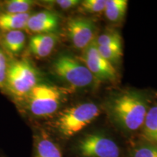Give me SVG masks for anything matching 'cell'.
<instances>
[{
	"label": "cell",
	"mask_w": 157,
	"mask_h": 157,
	"mask_svg": "<svg viewBox=\"0 0 157 157\" xmlns=\"http://www.w3.org/2000/svg\"><path fill=\"white\" fill-rule=\"evenodd\" d=\"M0 68L7 71V59L2 51L0 50Z\"/></svg>",
	"instance_id": "7402d4cb"
},
{
	"label": "cell",
	"mask_w": 157,
	"mask_h": 157,
	"mask_svg": "<svg viewBox=\"0 0 157 157\" xmlns=\"http://www.w3.org/2000/svg\"><path fill=\"white\" fill-rule=\"evenodd\" d=\"M105 0H86L81 3L84 10L90 13H100L104 11L105 7Z\"/></svg>",
	"instance_id": "ffe728a7"
},
{
	"label": "cell",
	"mask_w": 157,
	"mask_h": 157,
	"mask_svg": "<svg viewBox=\"0 0 157 157\" xmlns=\"http://www.w3.org/2000/svg\"><path fill=\"white\" fill-rule=\"evenodd\" d=\"M31 15L29 13L22 14L2 13L0 15V29L5 31L21 30L26 28Z\"/></svg>",
	"instance_id": "4fadbf2b"
},
{
	"label": "cell",
	"mask_w": 157,
	"mask_h": 157,
	"mask_svg": "<svg viewBox=\"0 0 157 157\" xmlns=\"http://www.w3.org/2000/svg\"><path fill=\"white\" fill-rule=\"evenodd\" d=\"M68 36L76 49L84 50L95 41L96 25L93 20L76 17L67 23Z\"/></svg>",
	"instance_id": "52a82bcc"
},
{
	"label": "cell",
	"mask_w": 157,
	"mask_h": 157,
	"mask_svg": "<svg viewBox=\"0 0 157 157\" xmlns=\"http://www.w3.org/2000/svg\"><path fill=\"white\" fill-rule=\"evenodd\" d=\"M129 150V157H157V144L140 137Z\"/></svg>",
	"instance_id": "5bb4252c"
},
{
	"label": "cell",
	"mask_w": 157,
	"mask_h": 157,
	"mask_svg": "<svg viewBox=\"0 0 157 157\" xmlns=\"http://www.w3.org/2000/svg\"><path fill=\"white\" fill-rule=\"evenodd\" d=\"M59 18L56 13L42 11L31 15L26 28L37 34H52L58 29Z\"/></svg>",
	"instance_id": "30bf717a"
},
{
	"label": "cell",
	"mask_w": 157,
	"mask_h": 157,
	"mask_svg": "<svg viewBox=\"0 0 157 157\" xmlns=\"http://www.w3.org/2000/svg\"><path fill=\"white\" fill-rule=\"evenodd\" d=\"M74 152L78 157H121L120 146L112 137L102 131L84 135L76 141Z\"/></svg>",
	"instance_id": "3957f363"
},
{
	"label": "cell",
	"mask_w": 157,
	"mask_h": 157,
	"mask_svg": "<svg viewBox=\"0 0 157 157\" xmlns=\"http://www.w3.org/2000/svg\"><path fill=\"white\" fill-rule=\"evenodd\" d=\"M97 48L100 55L111 64L120 60L122 56L121 44L113 46H97Z\"/></svg>",
	"instance_id": "e0dca14e"
},
{
	"label": "cell",
	"mask_w": 157,
	"mask_h": 157,
	"mask_svg": "<svg viewBox=\"0 0 157 157\" xmlns=\"http://www.w3.org/2000/svg\"><path fill=\"white\" fill-rule=\"evenodd\" d=\"M83 59L85 66L95 78L110 82L117 79V72L115 68L100 55L95 42L84 50Z\"/></svg>",
	"instance_id": "ba28073f"
},
{
	"label": "cell",
	"mask_w": 157,
	"mask_h": 157,
	"mask_svg": "<svg viewBox=\"0 0 157 157\" xmlns=\"http://www.w3.org/2000/svg\"><path fill=\"white\" fill-rule=\"evenodd\" d=\"M32 157H64L61 148L48 133L39 131L34 135Z\"/></svg>",
	"instance_id": "9c48e42d"
},
{
	"label": "cell",
	"mask_w": 157,
	"mask_h": 157,
	"mask_svg": "<svg viewBox=\"0 0 157 157\" xmlns=\"http://www.w3.org/2000/svg\"><path fill=\"white\" fill-rule=\"evenodd\" d=\"M34 2L29 0H10L5 2V10L7 13L22 14L29 13Z\"/></svg>",
	"instance_id": "ac0fdd59"
},
{
	"label": "cell",
	"mask_w": 157,
	"mask_h": 157,
	"mask_svg": "<svg viewBox=\"0 0 157 157\" xmlns=\"http://www.w3.org/2000/svg\"><path fill=\"white\" fill-rule=\"evenodd\" d=\"M149 96L141 92L127 91L119 94L109 103L113 122L127 135L140 132L151 106Z\"/></svg>",
	"instance_id": "6da1fadb"
},
{
	"label": "cell",
	"mask_w": 157,
	"mask_h": 157,
	"mask_svg": "<svg viewBox=\"0 0 157 157\" xmlns=\"http://www.w3.org/2000/svg\"><path fill=\"white\" fill-rule=\"evenodd\" d=\"M127 8V0H106L104 12L109 21L118 23L124 16Z\"/></svg>",
	"instance_id": "9a60e30c"
},
{
	"label": "cell",
	"mask_w": 157,
	"mask_h": 157,
	"mask_svg": "<svg viewBox=\"0 0 157 157\" xmlns=\"http://www.w3.org/2000/svg\"><path fill=\"white\" fill-rule=\"evenodd\" d=\"M56 43L57 36L53 34H37L30 39L29 48L34 56L42 58L50 56Z\"/></svg>",
	"instance_id": "8fae6325"
},
{
	"label": "cell",
	"mask_w": 157,
	"mask_h": 157,
	"mask_svg": "<svg viewBox=\"0 0 157 157\" xmlns=\"http://www.w3.org/2000/svg\"><path fill=\"white\" fill-rule=\"evenodd\" d=\"M95 44L97 46H113L121 44V36L117 32L110 31L100 35L95 39Z\"/></svg>",
	"instance_id": "d6986e66"
},
{
	"label": "cell",
	"mask_w": 157,
	"mask_h": 157,
	"mask_svg": "<svg viewBox=\"0 0 157 157\" xmlns=\"http://www.w3.org/2000/svg\"><path fill=\"white\" fill-rule=\"evenodd\" d=\"M6 74L7 71L0 68V87H2L6 83Z\"/></svg>",
	"instance_id": "603a6c76"
},
{
	"label": "cell",
	"mask_w": 157,
	"mask_h": 157,
	"mask_svg": "<svg viewBox=\"0 0 157 157\" xmlns=\"http://www.w3.org/2000/svg\"><path fill=\"white\" fill-rule=\"evenodd\" d=\"M140 136L157 144V102L149 108Z\"/></svg>",
	"instance_id": "7c38bea8"
},
{
	"label": "cell",
	"mask_w": 157,
	"mask_h": 157,
	"mask_svg": "<svg viewBox=\"0 0 157 157\" xmlns=\"http://www.w3.org/2000/svg\"><path fill=\"white\" fill-rule=\"evenodd\" d=\"M29 110L33 115L47 117L58 109L63 95L58 87L49 84H37L27 95Z\"/></svg>",
	"instance_id": "5b68a950"
},
{
	"label": "cell",
	"mask_w": 157,
	"mask_h": 157,
	"mask_svg": "<svg viewBox=\"0 0 157 157\" xmlns=\"http://www.w3.org/2000/svg\"><path fill=\"white\" fill-rule=\"evenodd\" d=\"M25 42V35L22 31H8L4 36L3 43L10 53L16 54L23 50Z\"/></svg>",
	"instance_id": "2e32d148"
},
{
	"label": "cell",
	"mask_w": 157,
	"mask_h": 157,
	"mask_svg": "<svg viewBox=\"0 0 157 157\" xmlns=\"http://www.w3.org/2000/svg\"><path fill=\"white\" fill-rule=\"evenodd\" d=\"M80 1L78 0H58L56 3L63 10H68L78 5Z\"/></svg>",
	"instance_id": "44dd1931"
},
{
	"label": "cell",
	"mask_w": 157,
	"mask_h": 157,
	"mask_svg": "<svg viewBox=\"0 0 157 157\" xmlns=\"http://www.w3.org/2000/svg\"><path fill=\"white\" fill-rule=\"evenodd\" d=\"M38 74L32 64L25 59L14 60L7 66L6 85L15 97L27 96L36 86Z\"/></svg>",
	"instance_id": "277c9868"
},
{
	"label": "cell",
	"mask_w": 157,
	"mask_h": 157,
	"mask_svg": "<svg viewBox=\"0 0 157 157\" xmlns=\"http://www.w3.org/2000/svg\"><path fill=\"white\" fill-rule=\"evenodd\" d=\"M100 115V109L93 103L78 104L64 110L55 123L58 135L64 140L75 137Z\"/></svg>",
	"instance_id": "7a4b0ae2"
},
{
	"label": "cell",
	"mask_w": 157,
	"mask_h": 157,
	"mask_svg": "<svg viewBox=\"0 0 157 157\" xmlns=\"http://www.w3.org/2000/svg\"><path fill=\"white\" fill-rule=\"evenodd\" d=\"M53 68L59 77L75 87H89L95 78L85 65L68 55L59 56L55 60Z\"/></svg>",
	"instance_id": "8992f818"
}]
</instances>
